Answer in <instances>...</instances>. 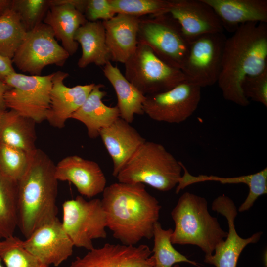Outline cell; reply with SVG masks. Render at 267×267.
<instances>
[{"mask_svg":"<svg viewBox=\"0 0 267 267\" xmlns=\"http://www.w3.org/2000/svg\"><path fill=\"white\" fill-rule=\"evenodd\" d=\"M233 33L225 42L217 83L225 99L245 107L250 101L242 92L244 80L267 69V23L244 24Z\"/></svg>","mask_w":267,"mask_h":267,"instance_id":"6da1fadb","label":"cell"},{"mask_svg":"<svg viewBox=\"0 0 267 267\" xmlns=\"http://www.w3.org/2000/svg\"><path fill=\"white\" fill-rule=\"evenodd\" d=\"M102 193L107 227L114 237L126 245L153 237L161 206L144 184L119 182L106 186Z\"/></svg>","mask_w":267,"mask_h":267,"instance_id":"7a4b0ae2","label":"cell"},{"mask_svg":"<svg viewBox=\"0 0 267 267\" xmlns=\"http://www.w3.org/2000/svg\"><path fill=\"white\" fill-rule=\"evenodd\" d=\"M55 170V164L42 150L30 153L28 168L17 183L18 227L25 238L57 218Z\"/></svg>","mask_w":267,"mask_h":267,"instance_id":"3957f363","label":"cell"},{"mask_svg":"<svg viewBox=\"0 0 267 267\" xmlns=\"http://www.w3.org/2000/svg\"><path fill=\"white\" fill-rule=\"evenodd\" d=\"M171 216L175 224L171 236L173 244L196 245L207 256L227 236L209 213L206 199L192 193L186 192L179 197Z\"/></svg>","mask_w":267,"mask_h":267,"instance_id":"277c9868","label":"cell"},{"mask_svg":"<svg viewBox=\"0 0 267 267\" xmlns=\"http://www.w3.org/2000/svg\"><path fill=\"white\" fill-rule=\"evenodd\" d=\"M182 170L181 162L163 145L146 140L116 178L119 182L146 184L159 191H168L178 185Z\"/></svg>","mask_w":267,"mask_h":267,"instance_id":"5b68a950","label":"cell"},{"mask_svg":"<svg viewBox=\"0 0 267 267\" xmlns=\"http://www.w3.org/2000/svg\"><path fill=\"white\" fill-rule=\"evenodd\" d=\"M137 42L148 46L166 64L182 71L190 43L178 22L169 14L141 18Z\"/></svg>","mask_w":267,"mask_h":267,"instance_id":"8992f818","label":"cell"},{"mask_svg":"<svg viewBox=\"0 0 267 267\" xmlns=\"http://www.w3.org/2000/svg\"><path fill=\"white\" fill-rule=\"evenodd\" d=\"M125 64V77L145 96L162 93L187 81L183 72L158 58L147 45L138 43Z\"/></svg>","mask_w":267,"mask_h":267,"instance_id":"52a82bcc","label":"cell"},{"mask_svg":"<svg viewBox=\"0 0 267 267\" xmlns=\"http://www.w3.org/2000/svg\"><path fill=\"white\" fill-rule=\"evenodd\" d=\"M54 72L45 76L27 75L16 72L3 81L10 89L4 96L6 108L32 119L36 123L46 120L50 107Z\"/></svg>","mask_w":267,"mask_h":267,"instance_id":"ba28073f","label":"cell"},{"mask_svg":"<svg viewBox=\"0 0 267 267\" xmlns=\"http://www.w3.org/2000/svg\"><path fill=\"white\" fill-rule=\"evenodd\" d=\"M62 211L61 224L74 246L90 250L93 239L106 237L107 218L100 199L77 196L65 201Z\"/></svg>","mask_w":267,"mask_h":267,"instance_id":"9c48e42d","label":"cell"},{"mask_svg":"<svg viewBox=\"0 0 267 267\" xmlns=\"http://www.w3.org/2000/svg\"><path fill=\"white\" fill-rule=\"evenodd\" d=\"M69 56L56 41L51 27L43 22L27 32L12 61L20 71L41 76L45 66H62Z\"/></svg>","mask_w":267,"mask_h":267,"instance_id":"30bf717a","label":"cell"},{"mask_svg":"<svg viewBox=\"0 0 267 267\" xmlns=\"http://www.w3.org/2000/svg\"><path fill=\"white\" fill-rule=\"evenodd\" d=\"M227 38L223 32L203 35L190 43L182 72L187 81L201 88L217 83Z\"/></svg>","mask_w":267,"mask_h":267,"instance_id":"8fae6325","label":"cell"},{"mask_svg":"<svg viewBox=\"0 0 267 267\" xmlns=\"http://www.w3.org/2000/svg\"><path fill=\"white\" fill-rule=\"evenodd\" d=\"M201 89L200 87L185 81L168 91L146 95L143 104L144 114L158 122H183L197 109Z\"/></svg>","mask_w":267,"mask_h":267,"instance_id":"7c38bea8","label":"cell"},{"mask_svg":"<svg viewBox=\"0 0 267 267\" xmlns=\"http://www.w3.org/2000/svg\"><path fill=\"white\" fill-rule=\"evenodd\" d=\"M212 209L226 218L228 231L225 240L217 245L213 253L205 255L204 262L216 267H236L243 249L248 245L258 242L262 232H256L247 238H243L238 234L235 227V219L238 210L234 201L224 194L214 200Z\"/></svg>","mask_w":267,"mask_h":267,"instance_id":"4fadbf2b","label":"cell"},{"mask_svg":"<svg viewBox=\"0 0 267 267\" xmlns=\"http://www.w3.org/2000/svg\"><path fill=\"white\" fill-rule=\"evenodd\" d=\"M152 252L146 245L138 246L106 243L77 257L69 267H154Z\"/></svg>","mask_w":267,"mask_h":267,"instance_id":"5bb4252c","label":"cell"},{"mask_svg":"<svg viewBox=\"0 0 267 267\" xmlns=\"http://www.w3.org/2000/svg\"><path fill=\"white\" fill-rule=\"evenodd\" d=\"M22 243L43 263L55 267L72 255L74 247L58 218L37 228Z\"/></svg>","mask_w":267,"mask_h":267,"instance_id":"9a60e30c","label":"cell"},{"mask_svg":"<svg viewBox=\"0 0 267 267\" xmlns=\"http://www.w3.org/2000/svg\"><path fill=\"white\" fill-rule=\"evenodd\" d=\"M169 14L179 24L190 43L205 35L223 32L213 8L203 0H170Z\"/></svg>","mask_w":267,"mask_h":267,"instance_id":"2e32d148","label":"cell"},{"mask_svg":"<svg viewBox=\"0 0 267 267\" xmlns=\"http://www.w3.org/2000/svg\"><path fill=\"white\" fill-rule=\"evenodd\" d=\"M58 181H67L74 185L82 196L90 198L103 192L106 178L95 162L77 155L67 156L55 165Z\"/></svg>","mask_w":267,"mask_h":267,"instance_id":"e0dca14e","label":"cell"},{"mask_svg":"<svg viewBox=\"0 0 267 267\" xmlns=\"http://www.w3.org/2000/svg\"><path fill=\"white\" fill-rule=\"evenodd\" d=\"M68 73L54 72L50 92V107L46 120L52 126L62 128L67 120L83 105L95 86L94 83L68 87L64 84Z\"/></svg>","mask_w":267,"mask_h":267,"instance_id":"ac0fdd59","label":"cell"},{"mask_svg":"<svg viewBox=\"0 0 267 267\" xmlns=\"http://www.w3.org/2000/svg\"><path fill=\"white\" fill-rule=\"evenodd\" d=\"M99 136L112 160L115 177L146 141L130 123L120 117L101 130Z\"/></svg>","mask_w":267,"mask_h":267,"instance_id":"d6986e66","label":"cell"},{"mask_svg":"<svg viewBox=\"0 0 267 267\" xmlns=\"http://www.w3.org/2000/svg\"><path fill=\"white\" fill-rule=\"evenodd\" d=\"M141 17L117 13L103 21L111 61L125 63L134 52Z\"/></svg>","mask_w":267,"mask_h":267,"instance_id":"ffe728a7","label":"cell"},{"mask_svg":"<svg viewBox=\"0 0 267 267\" xmlns=\"http://www.w3.org/2000/svg\"><path fill=\"white\" fill-rule=\"evenodd\" d=\"M219 18L223 29L234 32L242 24L267 23V0H203Z\"/></svg>","mask_w":267,"mask_h":267,"instance_id":"44dd1931","label":"cell"},{"mask_svg":"<svg viewBox=\"0 0 267 267\" xmlns=\"http://www.w3.org/2000/svg\"><path fill=\"white\" fill-rule=\"evenodd\" d=\"M103 87L101 84H95L84 103L71 118L85 125L91 138L98 137L101 130L120 117L117 106L110 107L103 102L102 99L106 95L105 91L101 90Z\"/></svg>","mask_w":267,"mask_h":267,"instance_id":"7402d4cb","label":"cell"},{"mask_svg":"<svg viewBox=\"0 0 267 267\" xmlns=\"http://www.w3.org/2000/svg\"><path fill=\"white\" fill-rule=\"evenodd\" d=\"M183 174L177 185L176 193L186 187L205 181H217L222 184L243 183L249 187V193L245 201L239 206L238 211L242 212L248 210L256 200L261 195L267 193V168L254 174L234 177H220L213 175H200L197 176L190 174L181 162Z\"/></svg>","mask_w":267,"mask_h":267,"instance_id":"603a6c76","label":"cell"},{"mask_svg":"<svg viewBox=\"0 0 267 267\" xmlns=\"http://www.w3.org/2000/svg\"><path fill=\"white\" fill-rule=\"evenodd\" d=\"M88 21L85 15L72 5L63 3L51 6L43 23L51 27L55 37L62 43V46L70 56L74 54L79 44L74 40L78 28Z\"/></svg>","mask_w":267,"mask_h":267,"instance_id":"cb8c5ba5","label":"cell"},{"mask_svg":"<svg viewBox=\"0 0 267 267\" xmlns=\"http://www.w3.org/2000/svg\"><path fill=\"white\" fill-rule=\"evenodd\" d=\"M74 40L82 47V55L77 63L79 68H84L91 63L104 66L111 61L102 21H87L78 28Z\"/></svg>","mask_w":267,"mask_h":267,"instance_id":"d4e9b609","label":"cell"},{"mask_svg":"<svg viewBox=\"0 0 267 267\" xmlns=\"http://www.w3.org/2000/svg\"><path fill=\"white\" fill-rule=\"evenodd\" d=\"M103 72L115 91L117 98L116 106L119 110L120 118L131 123L135 115H143V104L145 96L130 83L118 67L114 66L111 61L103 66Z\"/></svg>","mask_w":267,"mask_h":267,"instance_id":"484cf974","label":"cell"},{"mask_svg":"<svg viewBox=\"0 0 267 267\" xmlns=\"http://www.w3.org/2000/svg\"><path fill=\"white\" fill-rule=\"evenodd\" d=\"M14 110H6L0 127V142L31 153L36 150L35 124Z\"/></svg>","mask_w":267,"mask_h":267,"instance_id":"4316f807","label":"cell"},{"mask_svg":"<svg viewBox=\"0 0 267 267\" xmlns=\"http://www.w3.org/2000/svg\"><path fill=\"white\" fill-rule=\"evenodd\" d=\"M17 183L0 172V240L14 236L18 227Z\"/></svg>","mask_w":267,"mask_h":267,"instance_id":"83f0119b","label":"cell"},{"mask_svg":"<svg viewBox=\"0 0 267 267\" xmlns=\"http://www.w3.org/2000/svg\"><path fill=\"white\" fill-rule=\"evenodd\" d=\"M173 230L164 229L157 222L154 226V246L152 250L154 267H179L178 263L185 262L201 267L198 263L188 259L173 247L171 236Z\"/></svg>","mask_w":267,"mask_h":267,"instance_id":"f1b7e54d","label":"cell"},{"mask_svg":"<svg viewBox=\"0 0 267 267\" xmlns=\"http://www.w3.org/2000/svg\"><path fill=\"white\" fill-rule=\"evenodd\" d=\"M27 33L12 8L0 15V54L12 59Z\"/></svg>","mask_w":267,"mask_h":267,"instance_id":"f546056e","label":"cell"},{"mask_svg":"<svg viewBox=\"0 0 267 267\" xmlns=\"http://www.w3.org/2000/svg\"><path fill=\"white\" fill-rule=\"evenodd\" d=\"M22 241L14 236L2 240L0 257L5 267H49L26 250Z\"/></svg>","mask_w":267,"mask_h":267,"instance_id":"4dcf8cb0","label":"cell"},{"mask_svg":"<svg viewBox=\"0 0 267 267\" xmlns=\"http://www.w3.org/2000/svg\"><path fill=\"white\" fill-rule=\"evenodd\" d=\"M116 13L141 17L168 14L170 0H109Z\"/></svg>","mask_w":267,"mask_h":267,"instance_id":"1f68e13d","label":"cell"},{"mask_svg":"<svg viewBox=\"0 0 267 267\" xmlns=\"http://www.w3.org/2000/svg\"><path fill=\"white\" fill-rule=\"evenodd\" d=\"M29 154L0 142V172L8 178L17 182L28 168Z\"/></svg>","mask_w":267,"mask_h":267,"instance_id":"d6a6232c","label":"cell"},{"mask_svg":"<svg viewBox=\"0 0 267 267\" xmlns=\"http://www.w3.org/2000/svg\"><path fill=\"white\" fill-rule=\"evenodd\" d=\"M50 7L49 0H12L11 8L28 32L43 23Z\"/></svg>","mask_w":267,"mask_h":267,"instance_id":"836d02e7","label":"cell"},{"mask_svg":"<svg viewBox=\"0 0 267 267\" xmlns=\"http://www.w3.org/2000/svg\"><path fill=\"white\" fill-rule=\"evenodd\" d=\"M245 97L267 107V69L258 75L246 77L242 84Z\"/></svg>","mask_w":267,"mask_h":267,"instance_id":"e575fe53","label":"cell"},{"mask_svg":"<svg viewBox=\"0 0 267 267\" xmlns=\"http://www.w3.org/2000/svg\"><path fill=\"white\" fill-rule=\"evenodd\" d=\"M116 14L109 0H88L84 13L86 19L90 22L99 19L106 21Z\"/></svg>","mask_w":267,"mask_h":267,"instance_id":"d590c367","label":"cell"},{"mask_svg":"<svg viewBox=\"0 0 267 267\" xmlns=\"http://www.w3.org/2000/svg\"><path fill=\"white\" fill-rule=\"evenodd\" d=\"M15 72L12 59L0 54V80L3 81L8 75Z\"/></svg>","mask_w":267,"mask_h":267,"instance_id":"8d00e7d4","label":"cell"},{"mask_svg":"<svg viewBox=\"0 0 267 267\" xmlns=\"http://www.w3.org/2000/svg\"><path fill=\"white\" fill-rule=\"evenodd\" d=\"M87 1L88 0H49L50 6L67 3L72 5L83 14Z\"/></svg>","mask_w":267,"mask_h":267,"instance_id":"74e56055","label":"cell"},{"mask_svg":"<svg viewBox=\"0 0 267 267\" xmlns=\"http://www.w3.org/2000/svg\"><path fill=\"white\" fill-rule=\"evenodd\" d=\"M3 81L0 80V107H6L4 102V96L5 92L10 89Z\"/></svg>","mask_w":267,"mask_h":267,"instance_id":"f35d334b","label":"cell"},{"mask_svg":"<svg viewBox=\"0 0 267 267\" xmlns=\"http://www.w3.org/2000/svg\"><path fill=\"white\" fill-rule=\"evenodd\" d=\"M12 0H0V15L11 8Z\"/></svg>","mask_w":267,"mask_h":267,"instance_id":"ab89813d","label":"cell"},{"mask_svg":"<svg viewBox=\"0 0 267 267\" xmlns=\"http://www.w3.org/2000/svg\"><path fill=\"white\" fill-rule=\"evenodd\" d=\"M6 108L4 107H0V127L3 116L5 112Z\"/></svg>","mask_w":267,"mask_h":267,"instance_id":"60d3db41","label":"cell"},{"mask_svg":"<svg viewBox=\"0 0 267 267\" xmlns=\"http://www.w3.org/2000/svg\"><path fill=\"white\" fill-rule=\"evenodd\" d=\"M2 261L1 258L0 257V267H5L2 264Z\"/></svg>","mask_w":267,"mask_h":267,"instance_id":"b9f144b4","label":"cell"},{"mask_svg":"<svg viewBox=\"0 0 267 267\" xmlns=\"http://www.w3.org/2000/svg\"><path fill=\"white\" fill-rule=\"evenodd\" d=\"M1 245H2V240H0V248L1 247Z\"/></svg>","mask_w":267,"mask_h":267,"instance_id":"7bdbcfd3","label":"cell"},{"mask_svg":"<svg viewBox=\"0 0 267 267\" xmlns=\"http://www.w3.org/2000/svg\"></svg>","mask_w":267,"mask_h":267,"instance_id":"ee69618b","label":"cell"}]
</instances>
